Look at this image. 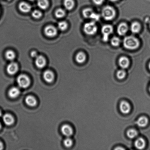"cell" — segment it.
<instances>
[{"label":"cell","mask_w":150,"mask_h":150,"mask_svg":"<svg viewBox=\"0 0 150 150\" xmlns=\"http://www.w3.org/2000/svg\"><path fill=\"white\" fill-rule=\"evenodd\" d=\"M123 42L125 47L130 50L136 49L139 45V40L133 36L126 37L124 38Z\"/></svg>","instance_id":"6da1fadb"},{"label":"cell","mask_w":150,"mask_h":150,"mask_svg":"<svg viewBox=\"0 0 150 150\" xmlns=\"http://www.w3.org/2000/svg\"><path fill=\"white\" fill-rule=\"evenodd\" d=\"M102 16L105 20L110 21L114 18L115 16V11L112 7L106 6L103 9Z\"/></svg>","instance_id":"7a4b0ae2"},{"label":"cell","mask_w":150,"mask_h":150,"mask_svg":"<svg viewBox=\"0 0 150 150\" xmlns=\"http://www.w3.org/2000/svg\"><path fill=\"white\" fill-rule=\"evenodd\" d=\"M98 30V27L94 22L85 23L83 26V31L86 34L92 35L95 34Z\"/></svg>","instance_id":"3957f363"},{"label":"cell","mask_w":150,"mask_h":150,"mask_svg":"<svg viewBox=\"0 0 150 150\" xmlns=\"http://www.w3.org/2000/svg\"><path fill=\"white\" fill-rule=\"evenodd\" d=\"M17 82L19 86L23 88H27L30 83V79L25 74L19 75L17 77Z\"/></svg>","instance_id":"277c9868"},{"label":"cell","mask_w":150,"mask_h":150,"mask_svg":"<svg viewBox=\"0 0 150 150\" xmlns=\"http://www.w3.org/2000/svg\"><path fill=\"white\" fill-rule=\"evenodd\" d=\"M113 28L111 25H106L103 26L101 32L103 35V40L104 42H107L108 40L109 37L112 33Z\"/></svg>","instance_id":"5b68a950"},{"label":"cell","mask_w":150,"mask_h":150,"mask_svg":"<svg viewBox=\"0 0 150 150\" xmlns=\"http://www.w3.org/2000/svg\"><path fill=\"white\" fill-rule=\"evenodd\" d=\"M45 33L47 36L49 37H53L57 35V29L55 26L52 25H48L45 28Z\"/></svg>","instance_id":"8992f818"},{"label":"cell","mask_w":150,"mask_h":150,"mask_svg":"<svg viewBox=\"0 0 150 150\" xmlns=\"http://www.w3.org/2000/svg\"><path fill=\"white\" fill-rule=\"evenodd\" d=\"M18 69V66L16 63L11 62L7 66V71L10 75H14L17 72Z\"/></svg>","instance_id":"52a82bcc"},{"label":"cell","mask_w":150,"mask_h":150,"mask_svg":"<svg viewBox=\"0 0 150 150\" xmlns=\"http://www.w3.org/2000/svg\"><path fill=\"white\" fill-rule=\"evenodd\" d=\"M35 64L38 68L42 69L45 67L46 64L45 59L42 55H38L35 60Z\"/></svg>","instance_id":"ba28073f"},{"label":"cell","mask_w":150,"mask_h":150,"mask_svg":"<svg viewBox=\"0 0 150 150\" xmlns=\"http://www.w3.org/2000/svg\"><path fill=\"white\" fill-rule=\"evenodd\" d=\"M120 109L121 112L123 114H128L131 109L130 104L127 101H122L120 104Z\"/></svg>","instance_id":"9c48e42d"},{"label":"cell","mask_w":150,"mask_h":150,"mask_svg":"<svg viewBox=\"0 0 150 150\" xmlns=\"http://www.w3.org/2000/svg\"><path fill=\"white\" fill-rule=\"evenodd\" d=\"M61 132L63 134L67 137L71 136L73 133L72 128L69 125H64L61 127Z\"/></svg>","instance_id":"30bf717a"},{"label":"cell","mask_w":150,"mask_h":150,"mask_svg":"<svg viewBox=\"0 0 150 150\" xmlns=\"http://www.w3.org/2000/svg\"><path fill=\"white\" fill-rule=\"evenodd\" d=\"M128 30V26L125 23H122L119 25L117 29V32L120 36H124Z\"/></svg>","instance_id":"8fae6325"},{"label":"cell","mask_w":150,"mask_h":150,"mask_svg":"<svg viewBox=\"0 0 150 150\" xmlns=\"http://www.w3.org/2000/svg\"><path fill=\"white\" fill-rule=\"evenodd\" d=\"M43 78L45 81L50 83L54 80V75L52 71L50 70H47L44 73Z\"/></svg>","instance_id":"7c38bea8"},{"label":"cell","mask_w":150,"mask_h":150,"mask_svg":"<svg viewBox=\"0 0 150 150\" xmlns=\"http://www.w3.org/2000/svg\"><path fill=\"white\" fill-rule=\"evenodd\" d=\"M19 8L22 12L28 13L31 10V6L27 3L22 2L19 4Z\"/></svg>","instance_id":"4fadbf2b"},{"label":"cell","mask_w":150,"mask_h":150,"mask_svg":"<svg viewBox=\"0 0 150 150\" xmlns=\"http://www.w3.org/2000/svg\"><path fill=\"white\" fill-rule=\"evenodd\" d=\"M20 90L18 88L14 87L11 88L8 91V96L11 98H16L20 95Z\"/></svg>","instance_id":"5bb4252c"},{"label":"cell","mask_w":150,"mask_h":150,"mask_svg":"<svg viewBox=\"0 0 150 150\" xmlns=\"http://www.w3.org/2000/svg\"><path fill=\"white\" fill-rule=\"evenodd\" d=\"M3 120L5 124L8 126L12 125L14 121V117L9 114L4 115L3 116Z\"/></svg>","instance_id":"9a60e30c"},{"label":"cell","mask_w":150,"mask_h":150,"mask_svg":"<svg viewBox=\"0 0 150 150\" xmlns=\"http://www.w3.org/2000/svg\"><path fill=\"white\" fill-rule=\"evenodd\" d=\"M119 64L122 68L125 69L129 67L130 62L128 59L126 57H122L119 59Z\"/></svg>","instance_id":"2e32d148"},{"label":"cell","mask_w":150,"mask_h":150,"mask_svg":"<svg viewBox=\"0 0 150 150\" xmlns=\"http://www.w3.org/2000/svg\"><path fill=\"white\" fill-rule=\"evenodd\" d=\"M135 145L137 149H142L145 147L146 143L144 139L142 138H139L135 142Z\"/></svg>","instance_id":"e0dca14e"},{"label":"cell","mask_w":150,"mask_h":150,"mask_svg":"<svg viewBox=\"0 0 150 150\" xmlns=\"http://www.w3.org/2000/svg\"><path fill=\"white\" fill-rule=\"evenodd\" d=\"M25 102L30 107H34L37 104L36 98L32 96H29L26 98Z\"/></svg>","instance_id":"ac0fdd59"},{"label":"cell","mask_w":150,"mask_h":150,"mask_svg":"<svg viewBox=\"0 0 150 150\" xmlns=\"http://www.w3.org/2000/svg\"><path fill=\"white\" fill-rule=\"evenodd\" d=\"M148 122V119L146 117H142L138 119L137 124L139 127H144L147 125Z\"/></svg>","instance_id":"d6986e66"},{"label":"cell","mask_w":150,"mask_h":150,"mask_svg":"<svg viewBox=\"0 0 150 150\" xmlns=\"http://www.w3.org/2000/svg\"><path fill=\"white\" fill-rule=\"evenodd\" d=\"M141 25L137 22H134L132 23L130 27L132 33H139L141 30Z\"/></svg>","instance_id":"ffe728a7"},{"label":"cell","mask_w":150,"mask_h":150,"mask_svg":"<svg viewBox=\"0 0 150 150\" xmlns=\"http://www.w3.org/2000/svg\"><path fill=\"white\" fill-rule=\"evenodd\" d=\"M37 4L38 7L41 9L45 10L48 8L49 2L48 0H38Z\"/></svg>","instance_id":"44dd1931"},{"label":"cell","mask_w":150,"mask_h":150,"mask_svg":"<svg viewBox=\"0 0 150 150\" xmlns=\"http://www.w3.org/2000/svg\"><path fill=\"white\" fill-rule=\"evenodd\" d=\"M86 55L84 53L79 52L78 53L76 56V60L78 63L79 64L83 63L86 60Z\"/></svg>","instance_id":"7402d4cb"},{"label":"cell","mask_w":150,"mask_h":150,"mask_svg":"<svg viewBox=\"0 0 150 150\" xmlns=\"http://www.w3.org/2000/svg\"><path fill=\"white\" fill-rule=\"evenodd\" d=\"M64 4L66 9L70 10L74 7V3L73 0H64Z\"/></svg>","instance_id":"603a6c76"},{"label":"cell","mask_w":150,"mask_h":150,"mask_svg":"<svg viewBox=\"0 0 150 150\" xmlns=\"http://www.w3.org/2000/svg\"><path fill=\"white\" fill-rule=\"evenodd\" d=\"M94 13L92 9L87 8L83 10L82 14L85 18H91Z\"/></svg>","instance_id":"cb8c5ba5"},{"label":"cell","mask_w":150,"mask_h":150,"mask_svg":"<svg viewBox=\"0 0 150 150\" xmlns=\"http://www.w3.org/2000/svg\"><path fill=\"white\" fill-rule=\"evenodd\" d=\"M5 57L7 60L10 61H13L16 58V54L14 51L9 50L6 52Z\"/></svg>","instance_id":"d4e9b609"},{"label":"cell","mask_w":150,"mask_h":150,"mask_svg":"<svg viewBox=\"0 0 150 150\" xmlns=\"http://www.w3.org/2000/svg\"><path fill=\"white\" fill-rule=\"evenodd\" d=\"M65 11L62 8H58L55 11V15L56 17L58 18H61L64 17L65 15Z\"/></svg>","instance_id":"484cf974"},{"label":"cell","mask_w":150,"mask_h":150,"mask_svg":"<svg viewBox=\"0 0 150 150\" xmlns=\"http://www.w3.org/2000/svg\"><path fill=\"white\" fill-rule=\"evenodd\" d=\"M127 134L128 137L130 139H133L137 136V132L134 129H131L128 131Z\"/></svg>","instance_id":"4316f807"},{"label":"cell","mask_w":150,"mask_h":150,"mask_svg":"<svg viewBox=\"0 0 150 150\" xmlns=\"http://www.w3.org/2000/svg\"><path fill=\"white\" fill-rule=\"evenodd\" d=\"M68 24L67 22L64 21L60 22L58 24V28L59 30L64 31L66 30L67 28Z\"/></svg>","instance_id":"83f0119b"},{"label":"cell","mask_w":150,"mask_h":150,"mask_svg":"<svg viewBox=\"0 0 150 150\" xmlns=\"http://www.w3.org/2000/svg\"><path fill=\"white\" fill-rule=\"evenodd\" d=\"M111 45L114 47H117L120 45V40L118 38L114 37L111 39Z\"/></svg>","instance_id":"f1b7e54d"},{"label":"cell","mask_w":150,"mask_h":150,"mask_svg":"<svg viewBox=\"0 0 150 150\" xmlns=\"http://www.w3.org/2000/svg\"><path fill=\"white\" fill-rule=\"evenodd\" d=\"M32 17L35 18H39L42 16V13L38 10H34L32 13Z\"/></svg>","instance_id":"f546056e"},{"label":"cell","mask_w":150,"mask_h":150,"mask_svg":"<svg viewBox=\"0 0 150 150\" xmlns=\"http://www.w3.org/2000/svg\"><path fill=\"white\" fill-rule=\"evenodd\" d=\"M126 73L125 71L123 70H120L117 72V76L118 79H122L125 77Z\"/></svg>","instance_id":"4dcf8cb0"},{"label":"cell","mask_w":150,"mask_h":150,"mask_svg":"<svg viewBox=\"0 0 150 150\" xmlns=\"http://www.w3.org/2000/svg\"><path fill=\"white\" fill-rule=\"evenodd\" d=\"M64 146L67 148H69L73 145V141L70 138H67L64 141Z\"/></svg>","instance_id":"1f68e13d"},{"label":"cell","mask_w":150,"mask_h":150,"mask_svg":"<svg viewBox=\"0 0 150 150\" xmlns=\"http://www.w3.org/2000/svg\"><path fill=\"white\" fill-rule=\"evenodd\" d=\"M100 18V16L99 15L96 14L94 13L93 14L91 17V18L93 19V20L96 21H98L99 20Z\"/></svg>","instance_id":"d6a6232c"},{"label":"cell","mask_w":150,"mask_h":150,"mask_svg":"<svg viewBox=\"0 0 150 150\" xmlns=\"http://www.w3.org/2000/svg\"><path fill=\"white\" fill-rule=\"evenodd\" d=\"M93 2L98 5H101L103 3L104 0H93Z\"/></svg>","instance_id":"836d02e7"},{"label":"cell","mask_w":150,"mask_h":150,"mask_svg":"<svg viewBox=\"0 0 150 150\" xmlns=\"http://www.w3.org/2000/svg\"><path fill=\"white\" fill-rule=\"evenodd\" d=\"M30 55L31 56L32 58H36L38 56L37 52L36 51H32V52H31Z\"/></svg>","instance_id":"e575fe53"},{"label":"cell","mask_w":150,"mask_h":150,"mask_svg":"<svg viewBox=\"0 0 150 150\" xmlns=\"http://www.w3.org/2000/svg\"><path fill=\"white\" fill-rule=\"evenodd\" d=\"M3 148V145L2 143L0 142V150H2Z\"/></svg>","instance_id":"d590c367"},{"label":"cell","mask_w":150,"mask_h":150,"mask_svg":"<svg viewBox=\"0 0 150 150\" xmlns=\"http://www.w3.org/2000/svg\"><path fill=\"white\" fill-rule=\"evenodd\" d=\"M110 1H118V0H110Z\"/></svg>","instance_id":"8d00e7d4"},{"label":"cell","mask_w":150,"mask_h":150,"mask_svg":"<svg viewBox=\"0 0 150 150\" xmlns=\"http://www.w3.org/2000/svg\"><path fill=\"white\" fill-rule=\"evenodd\" d=\"M1 111H0V117H1Z\"/></svg>","instance_id":"74e56055"},{"label":"cell","mask_w":150,"mask_h":150,"mask_svg":"<svg viewBox=\"0 0 150 150\" xmlns=\"http://www.w3.org/2000/svg\"><path fill=\"white\" fill-rule=\"evenodd\" d=\"M28 1H35V0H28Z\"/></svg>","instance_id":"f35d334b"},{"label":"cell","mask_w":150,"mask_h":150,"mask_svg":"<svg viewBox=\"0 0 150 150\" xmlns=\"http://www.w3.org/2000/svg\"><path fill=\"white\" fill-rule=\"evenodd\" d=\"M149 69L150 70V62L149 64Z\"/></svg>","instance_id":"ab89813d"},{"label":"cell","mask_w":150,"mask_h":150,"mask_svg":"<svg viewBox=\"0 0 150 150\" xmlns=\"http://www.w3.org/2000/svg\"><path fill=\"white\" fill-rule=\"evenodd\" d=\"M1 123H0V129H1Z\"/></svg>","instance_id":"60d3db41"},{"label":"cell","mask_w":150,"mask_h":150,"mask_svg":"<svg viewBox=\"0 0 150 150\" xmlns=\"http://www.w3.org/2000/svg\"><path fill=\"white\" fill-rule=\"evenodd\" d=\"M149 91H150V88H149Z\"/></svg>","instance_id":"b9f144b4"},{"label":"cell","mask_w":150,"mask_h":150,"mask_svg":"<svg viewBox=\"0 0 150 150\" xmlns=\"http://www.w3.org/2000/svg\"></svg>","instance_id":"7bdbcfd3"}]
</instances>
